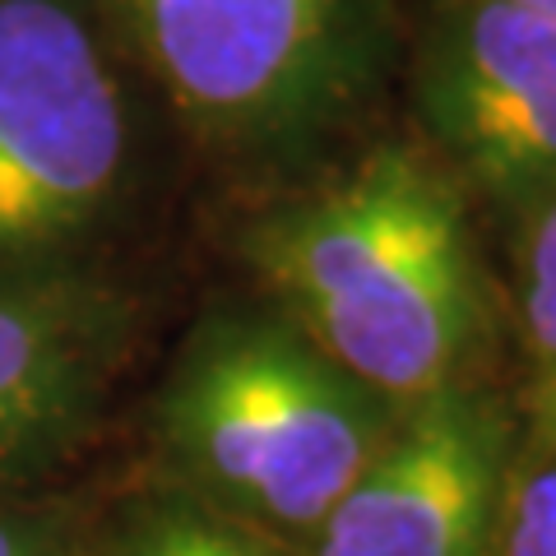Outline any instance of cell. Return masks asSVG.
<instances>
[{"label":"cell","mask_w":556,"mask_h":556,"mask_svg":"<svg viewBox=\"0 0 556 556\" xmlns=\"http://www.w3.org/2000/svg\"><path fill=\"white\" fill-rule=\"evenodd\" d=\"M232 255L260 302L399 408L492 376L501 306L473 200L422 139H376L255 204Z\"/></svg>","instance_id":"6da1fadb"},{"label":"cell","mask_w":556,"mask_h":556,"mask_svg":"<svg viewBox=\"0 0 556 556\" xmlns=\"http://www.w3.org/2000/svg\"><path fill=\"white\" fill-rule=\"evenodd\" d=\"M394 413L265 302L218 306L190 325L144 404V473L302 547Z\"/></svg>","instance_id":"7a4b0ae2"},{"label":"cell","mask_w":556,"mask_h":556,"mask_svg":"<svg viewBox=\"0 0 556 556\" xmlns=\"http://www.w3.org/2000/svg\"><path fill=\"white\" fill-rule=\"evenodd\" d=\"M181 130L241 167H298L367 108L394 0H93Z\"/></svg>","instance_id":"3957f363"},{"label":"cell","mask_w":556,"mask_h":556,"mask_svg":"<svg viewBox=\"0 0 556 556\" xmlns=\"http://www.w3.org/2000/svg\"><path fill=\"white\" fill-rule=\"evenodd\" d=\"M135 172V108L93 0H0V274L98 265Z\"/></svg>","instance_id":"277c9868"},{"label":"cell","mask_w":556,"mask_h":556,"mask_svg":"<svg viewBox=\"0 0 556 556\" xmlns=\"http://www.w3.org/2000/svg\"><path fill=\"white\" fill-rule=\"evenodd\" d=\"M413 116L468 200L519 218L556 190V24L519 0H441L417 38Z\"/></svg>","instance_id":"5b68a950"},{"label":"cell","mask_w":556,"mask_h":556,"mask_svg":"<svg viewBox=\"0 0 556 556\" xmlns=\"http://www.w3.org/2000/svg\"><path fill=\"white\" fill-rule=\"evenodd\" d=\"M519 413L482 376L394 413L298 556H496Z\"/></svg>","instance_id":"8992f818"},{"label":"cell","mask_w":556,"mask_h":556,"mask_svg":"<svg viewBox=\"0 0 556 556\" xmlns=\"http://www.w3.org/2000/svg\"><path fill=\"white\" fill-rule=\"evenodd\" d=\"M139 343V298L102 265L0 274V501L75 482Z\"/></svg>","instance_id":"52a82bcc"},{"label":"cell","mask_w":556,"mask_h":556,"mask_svg":"<svg viewBox=\"0 0 556 556\" xmlns=\"http://www.w3.org/2000/svg\"><path fill=\"white\" fill-rule=\"evenodd\" d=\"M89 556H298L288 543L200 506L144 468L116 492H98Z\"/></svg>","instance_id":"ba28073f"},{"label":"cell","mask_w":556,"mask_h":556,"mask_svg":"<svg viewBox=\"0 0 556 556\" xmlns=\"http://www.w3.org/2000/svg\"><path fill=\"white\" fill-rule=\"evenodd\" d=\"M510 334L519 353L510 399L519 445H556V190L510 218Z\"/></svg>","instance_id":"9c48e42d"},{"label":"cell","mask_w":556,"mask_h":556,"mask_svg":"<svg viewBox=\"0 0 556 556\" xmlns=\"http://www.w3.org/2000/svg\"><path fill=\"white\" fill-rule=\"evenodd\" d=\"M98 492L79 478L0 501V556H89Z\"/></svg>","instance_id":"30bf717a"},{"label":"cell","mask_w":556,"mask_h":556,"mask_svg":"<svg viewBox=\"0 0 556 556\" xmlns=\"http://www.w3.org/2000/svg\"><path fill=\"white\" fill-rule=\"evenodd\" d=\"M496 556H556V445H519Z\"/></svg>","instance_id":"8fae6325"},{"label":"cell","mask_w":556,"mask_h":556,"mask_svg":"<svg viewBox=\"0 0 556 556\" xmlns=\"http://www.w3.org/2000/svg\"><path fill=\"white\" fill-rule=\"evenodd\" d=\"M519 5L538 10V14H543V20H552V24H556V0H519Z\"/></svg>","instance_id":"7c38bea8"}]
</instances>
